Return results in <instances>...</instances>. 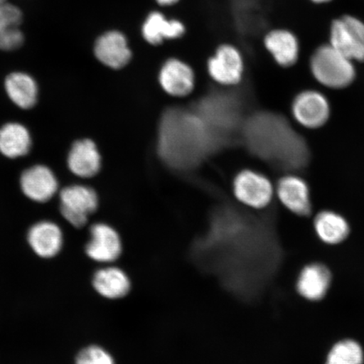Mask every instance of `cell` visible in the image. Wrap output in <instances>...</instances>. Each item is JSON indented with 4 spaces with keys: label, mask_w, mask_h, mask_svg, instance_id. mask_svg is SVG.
Returning a JSON list of instances; mask_svg holds the SVG:
<instances>
[{
    "label": "cell",
    "mask_w": 364,
    "mask_h": 364,
    "mask_svg": "<svg viewBox=\"0 0 364 364\" xmlns=\"http://www.w3.org/2000/svg\"><path fill=\"white\" fill-rule=\"evenodd\" d=\"M241 134L250 151L277 169L300 172L311 162L307 141L282 114L254 113L244 121Z\"/></svg>",
    "instance_id": "1"
},
{
    "label": "cell",
    "mask_w": 364,
    "mask_h": 364,
    "mask_svg": "<svg viewBox=\"0 0 364 364\" xmlns=\"http://www.w3.org/2000/svg\"><path fill=\"white\" fill-rule=\"evenodd\" d=\"M222 145L193 110L171 109L159 127V153L168 165L185 170Z\"/></svg>",
    "instance_id": "2"
},
{
    "label": "cell",
    "mask_w": 364,
    "mask_h": 364,
    "mask_svg": "<svg viewBox=\"0 0 364 364\" xmlns=\"http://www.w3.org/2000/svg\"><path fill=\"white\" fill-rule=\"evenodd\" d=\"M193 110L223 144L242 129V103L230 94H211L196 105Z\"/></svg>",
    "instance_id": "3"
},
{
    "label": "cell",
    "mask_w": 364,
    "mask_h": 364,
    "mask_svg": "<svg viewBox=\"0 0 364 364\" xmlns=\"http://www.w3.org/2000/svg\"><path fill=\"white\" fill-rule=\"evenodd\" d=\"M309 68L318 83L330 89H344L356 79L357 71L353 61L331 44H323L312 53Z\"/></svg>",
    "instance_id": "4"
},
{
    "label": "cell",
    "mask_w": 364,
    "mask_h": 364,
    "mask_svg": "<svg viewBox=\"0 0 364 364\" xmlns=\"http://www.w3.org/2000/svg\"><path fill=\"white\" fill-rule=\"evenodd\" d=\"M330 44L351 61L364 62V22L351 15L332 21Z\"/></svg>",
    "instance_id": "5"
},
{
    "label": "cell",
    "mask_w": 364,
    "mask_h": 364,
    "mask_svg": "<svg viewBox=\"0 0 364 364\" xmlns=\"http://www.w3.org/2000/svg\"><path fill=\"white\" fill-rule=\"evenodd\" d=\"M99 200L95 190L83 185L66 186L60 193V212L74 227L86 225L89 216L98 208Z\"/></svg>",
    "instance_id": "6"
},
{
    "label": "cell",
    "mask_w": 364,
    "mask_h": 364,
    "mask_svg": "<svg viewBox=\"0 0 364 364\" xmlns=\"http://www.w3.org/2000/svg\"><path fill=\"white\" fill-rule=\"evenodd\" d=\"M291 112L300 125L309 129H320L329 120L330 102L320 91L303 90L295 95L291 104Z\"/></svg>",
    "instance_id": "7"
},
{
    "label": "cell",
    "mask_w": 364,
    "mask_h": 364,
    "mask_svg": "<svg viewBox=\"0 0 364 364\" xmlns=\"http://www.w3.org/2000/svg\"><path fill=\"white\" fill-rule=\"evenodd\" d=\"M234 190L239 201L256 209L268 206L273 197V188L269 179L253 171L240 172L235 180Z\"/></svg>",
    "instance_id": "8"
},
{
    "label": "cell",
    "mask_w": 364,
    "mask_h": 364,
    "mask_svg": "<svg viewBox=\"0 0 364 364\" xmlns=\"http://www.w3.org/2000/svg\"><path fill=\"white\" fill-rule=\"evenodd\" d=\"M90 240L86 245L87 256L97 262L112 263L121 257L122 245L120 235L110 225L99 223L90 228Z\"/></svg>",
    "instance_id": "9"
},
{
    "label": "cell",
    "mask_w": 364,
    "mask_h": 364,
    "mask_svg": "<svg viewBox=\"0 0 364 364\" xmlns=\"http://www.w3.org/2000/svg\"><path fill=\"white\" fill-rule=\"evenodd\" d=\"M277 197L284 206L295 215L308 217L312 213L311 190L306 181L297 175H287L279 180Z\"/></svg>",
    "instance_id": "10"
},
{
    "label": "cell",
    "mask_w": 364,
    "mask_h": 364,
    "mask_svg": "<svg viewBox=\"0 0 364 364\" xmlns=\"http://www.w3.org/2000/svg\"><path fill=\"white\" fill-rule=\"evenodd\" d=\"M22 193L31 201L47 203L58 190V181L50 168L36 165L23 171L20 180Z\"/></svg>",
    "instance_id": "11"
},
{
    "label": "cell",
    "mask_w": 364,
    "mask_h": 364,
    "mask_svg": "<svg viewBox=\"0 0 364 364\" xmlns=\"http://www.w3.org/2000/svg\"><path fill=\"white\" fill-rule=\"evenodd\" d=\"M208 68L209 75L218 83L237 84L243 75V58L233 46L222 45L217 49L215 55L209 59Z\"/></svg>",
    "instance_id": "12"
},
{
    "label": "cell",
    "mask_w": 364,
    "mask_h": 364,
    "mask_svg": "<svg viewBox=\"0 0 364 364\" xmlns=\"http://www.w3.org/2000/svg\"><path fill=\"white\" fill-rule=\"evenodd\" d=\"M95 55L108 68L119 70L125 67L132 58V52L124 33L109 31L95 41Z\"/></svg>",
    "instance_id": "13"
},
{
    "label": "cell",
    "mask_w": 364,
    "mask_h": 364,
    "mask_svg": "<svg viewBox=\"0 0 364 364\" xmlns=\"http://www.w3.org/2000/svg\"><path fill=\"white\" fill-rule=\"evenodd\" d=\"M331 272L325 264H308L300 272L296 289L308 301L317 302L324 299L331 288Z\"/></svg>",
    "instance_id": "14"
},
{
    "label": "cell",
    "mask_w": 364,
    "mask_h": 364,
    "mask_svg": "<svg viewBox=\"0 0 364 364\" xmlns=\"http://www.w3.org/2000/svg\"><path fill=\"white\" fill-rule=\"evenodd\" d=\"M27 240L38 257L48 259L55 257L61 252L63 235L56 223L45 220L30 228Z\"/></svg>",
    "instance_id": "15"
},
{
    "label": "cell",
    "mask_w": 364,
    "mask_h": 364,
    "mask_svg": "<svg viewBox=\"0 0 364 364\" xmlns=\"http://www.w3.org/2000/svg\"><path fill=\"white\" fill-rule=\"evenodd\" d=\"M67 162L73 174L81 178L95 176L102 167L101 154L90 139H81L73 144Z\"/></svg>",
    "instance_id": "16"
},
{
    "label": "cell",
    "mask_w": 364,
    "mask_h": 364,
    "mask_svg": "<svg viewBox=\"0 0 364 364\" xmlns=\"http://www.w3.org/2000/svg\"><path fill=\"white\" fill-rule=\"evenodd\" d=\"M159 83L168 94L184 97L193 90L194 73L189 65L179 59L171 58L164 63L159 75Z\"/></svg>",
    "instance_id": "17"
},
{
    "label": "cell",
    "mask_w": 364,
    "mask_h": 364,
    "mask_svg": "<svg viewBox=\"0 0 364 364\" xmlns=\"http://www.w3.org/2000/svg\"><path fill=\"white\" fill-rule=\"evenodd\" d=\"M264 45L277 65L281 67H292L299 60V39L297 36L289 30H272L264 38Z\"/></svg>",
    "instance_id": "18"
},
{
    "label": "cell",
    "mask_w": 364,
    "mask_h": 364,
    "mask_svg": "<svg viewBox=\"0 0 364 364\" xmlns=\"http://www.w3.org/2000/svg\"><path fill=\"white\" fill-rule=\"evenodd\" d=\"M22 13L14 4H0V50L14 51L24 43V34L20 29Z\"/></svg>",
    "instance_id": "19"
},
{
    "label": "cell",
    "mask_w": 364,
    "mask_h": 364,
    "mask_svg": "<svg viewBox=\"0 0 364 364\" xmlns=\"http://www.w3.org/2000/svg\"><path fill=\"white\" fill-rule=\"evenodd\" d=\"M92 284L100 295L113 300L124 298L131 289L129 276L116 267H107L95 272Z\"/></svg>",
    "instance_id": "20"
},
{
    "label": "cell",
    "mask_w": 364,
    "mask_h": 364,
    "mask_svg": "<svg viewBox=\"0 0 364 364\" xmlns=\"http://www.w3.org/2000/svg\"><path fill=\"white\" fill-rule=\"evenodd\" d=\"M314 229L318 238L330 245L344 242L351 231L348 220L340 213L331 210L318 213L314 220Z\"/></svg>",
    "instance_id": "21"
},
{
    "label": "cell",
    "mask_w": 364,
    "mask_h": 364,
    "mask_svg": "<svg viewBox=\"0 0 364 364\" xmlns=\"http://www.w3.org/2000/svg\"><path fill=\"white\" fill-rule=\"evenodd\" d=\"M185 26L178 20H167L163 14H149L142 26L143 38L153 46L161 44L167 39H176L185 33Z\"/></svg>",
    "instance_id": "22"
},
{
    "label": "cell",
    "mask_w": 364,
    "mask_h": 364,
    "mask_svg": "<svg viewBox=\"0 0 364 364\" xmlns=\"http://www.w3.org/2000/svg\"><path fill=\"white\" fill-rule=\"evenodd\" d=\"M4 88L9 98L18 107L27 110L38 102V84L33 77L26 73L15 72L9 75L4 81Z\"/></svg>",
    "instance_id": "23"
},
{
    "label": "cell",
    "mask_w": 364,
    "mask_h": 364,
    "mask_svg": "<svg viewBox=\"0 0 364 364\" xmlns=\"http://www.w3.org/2000/svg\"><path fill=\"white\" fill-rule=\"evenodd\" d=\"M31 148L28 129L18 122H9L0 127V153L4 156L16 159L26 156Z\"/></svg>",
    "instance_id": "24"
},
{
    "label": "cell",
    "mask_w": 364,
    "mask_h": 364,
    "mask_svg": "<svg viewBox=\"0 0 364 364\" xmlns=\"http://www.w3.org/2000/svg\"><path fill=\"white\" fill-rule=\"evenodd\" d=\"M364 352L360 343L343 339L332 346L325 364H363Z\"/></svg>",
    "instance_id": "25"
},
{
    "label": "cell",
    "mask_w": 364,
    "mask_h": 364,
    "mask_svg": "<svg viewBox=\"0 0 364 364\" xmlns=\"http://www.w3.org/2000/svg\"><path fill=\"white\" fill-rule=\"evenodd\" d=\"M75 364H115V360L106 349L92 345L81 350Z\"/></svg>",
    "instance_id": "26"
},
{
    "label": "cell",
    "mask_w": 364,
    "mask_h": 364,
    "mask_svg": "<svg viewBox=\"0 0 364 364\" xmlns=\"http://www.w3.org/2000/svg\"><path fill=\"white\" fill-rule=\"evenodd\" d=\"M156 1L162 6H171L178 2L179 0H156Z\"/></svg>",
    "instance_id": "27"
},
{
    "label": "cell",
    "mask_w": 364,
    "mask_h": 364,
    "mask_svg": "<svg viewBox=\"0 0 364 364\" xmlns=\"http://www.w3.org/2000/svg\"><path fill=\"white\" fill-rule=\"evenodd\" d=\"M311 1L316 4H323L329 3L331 0H311Z\"/></svg>",
    "instance_id": "28"
},
{
    "label": "cell",
    "mask_w": 364,
    "mask_h": 364,
    "mask_svg": "<svg viewBox=\"0 0 364 364\" xmlns=\"http://www.w3.org/2000/svg\"><path fill=\"white\" fill-rule=\"evenodd\" d=\"M4 2H6V0H0V4H3Z\"/></svg>",
    "instance_id": "29"
}]
</instances>
